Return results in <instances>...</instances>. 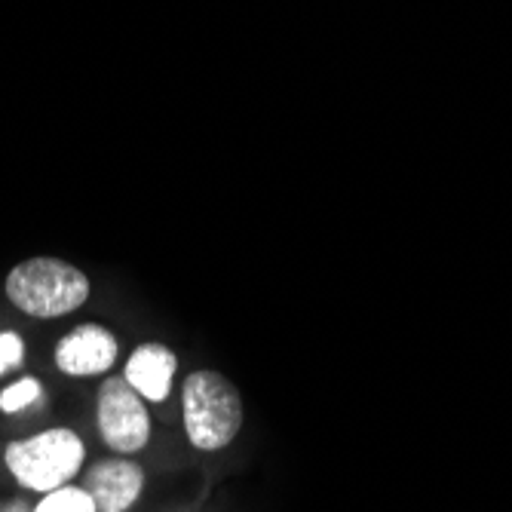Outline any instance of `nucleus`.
I'll list each match as a JSON object with an SVG mask.
<instances>
[{
	"instance_id": "6",
	"label": "nucleus",
	"mask_w": 512,
	"mask_h": 512,
	"mask_svg": "<svg viewBox=\"0 0 512 512\" xmlns=\"http://www.w3.org/2000/svg\"><path fill=\"white\" fill-rule=\"evenodd\" d=\"M96 512H129L145 491V470L132 457H105L80 476Z\"/></svg>"
},
{
	"instance_id": "11",
	"label": "nucleus",
	"mask_w": 512,
	"mask_h": 512,
	"mask_svg": "<svg viewBox=\"0 0 512 512\" xmlns=\"http://www.w3.org/2000/svg\"><path fill=\"white\" fill-rule=\"evenodd\" d=\"M0 512H31V503H25L19 497H10V500L0 503Z\"/></svg>"
},
{
	"instance_id": "4",
	"label": "nucleus",
	"mask_w": 512,
	"mask_h": 512,
	"mask_svg": "<svg viewBox=\"0 0 512 512\" xmlns=\"http://www.w3.org/2000/svg\"><path fill=\"white\" fill-rule=\"evenodd\" d=\"M96 427L114 454H138L154 439L148 402L138 396L123 375H108L96 393Z\"/></svg>"
},
{
	"instance_id": "5",
	"label": "nucleus",
	"mask_w": 512,
	"mask_h": 512,
	"mask_svg": "<svg viewBox=\"0 0 512 512\" xmlns=\"http://www.w3.org/2000/svg\"><path fill=\"white\" fill-rule=\"evenodd\" d=\"M53 359H56V368L68 378H99V375H108L117 365L120 344L108 325L83 322L59 338Z\"/></svg>"
},
{
	"instance_id": "8",
	"label": "nucleus",
	"mask_w": 512,
	"mask_h": 512,
	"mask_svg": "<svg viewBox=\"0 0 512 512\" xmlns=\"http://www.w3.org/2000/svg\"><path fill=\"white\" fill-rule=\"evenodd\" d=\"M31 512H96V503L83 491V485H62L50 494H40Z\"/></svg>"
},
{
	"instance_id": "10",
	"label": "nucleus",
	"mask_w": 512,
	"mask_h": 512,
	"mask_svg": "<svg viewBox=\"0 0 512 512\" xmlns=\"http://www.w3.org/2000/svg\"><path fill=\"white\" fill-rule=\"evenodd\" d=\"M25 353L28 350H25V341H22L19 332H13V329L0 332V378L10 375V371H16V368H22Z\"/></svg>"
},
{
	"instance_id": "7",
	"label": "nucleus",
	"mask_w": 512,
	"mask_h": 512,
	"mask_svg": "<svg viewBox=\"0 0 512 512\" xmlns=\"http://www.w3.org/2000/svg\"><path fill=\"white\" fill-rule=\"evenodd\" d=\"M175 371H178L175 350L160 341H148L129 353L123 365V378L145 402H166L172 393Z\"/></svg>"
},
{
	"instance_id": "2",
	"label": "nucleus",
	"mask_w": 512,
	"mask_h": 512,
	"mask_svg": "<svg viewBox=\"0 0 512 512\" xmlns=\"http://www.w3.org/2000/svg\"><path fill=\"white\" fill-rule=\"evenodd\" d=\"M89 292V276L80 267L53 255L25 258L4 279L7 301L31 319L68 316L89 301Z\"/></svg>"
},
{
	"instance_id": "3",
	"label": "nucleus",
	"mask_w": 512,
	"mask_h": 512,
	"mask_svg": "<svg viewBox=\"0 0 512 512\" xmlns=\"http://www.w3.org/2000/svg\"><path fill=\"white\" fill-rule=\"evenodd\" d=\"M86 460V445L71 427H50L28 439H16L4 451V463L13 479L34 494H50L71 485Z\"/></svg>"
},
{
	"instance_id": "9",
	"label": "nucleus",
	"mask_w": 512,
	"mask_h": 512,
	"mask_svg": "<svg viewBox=\"0 0 512 512\" xmlns=\"http://www.w3.org/2000/svg\"><path fill=\"white\" fill-rule=\"evenodd\" d=\"M43 399V384L34 375H25L0 390V414H22L25 408L37 405Z\"/></svg>"
},
{
	"instance_id": "1",
	"label": "nucleus",
	"mask_w": 512,
	"mask_h": 512,
	"mask_svg": "<svg viewBox=\"0 0 512 512\" xmlns=\"http://www.w3.org/2000/svg\"><path fill=\"white\" fill-rule=\"evenodd\" d=\"M181 417L188 442L203 454H215L237 442L246 408L234 381L221 371L200 368L181 384Z\"/></svg>"
}]
</instances>
